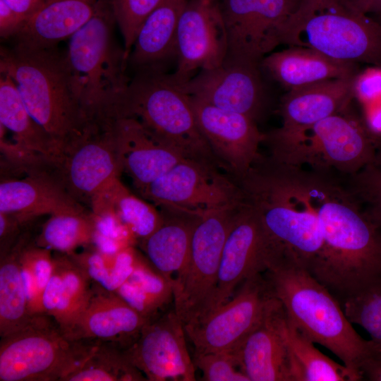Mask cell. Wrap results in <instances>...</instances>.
Masks as SVG:
<instances>
[{"label": "cell", "mask_w": 381, "mask_h": 381, "mask_svg": "<svg viewBox=\"0 0 381 381\" xmlns=\"http://www.w3.org/2000/svg\"><path fill=\"white\" fill-rule=\"evenodd\" d=\"M341 177L329 171L286 166L290 193L316 214L324 245L308 272L337 299L381 291V226L363 210Z\"/></svg>", "instance_id": "obj_1"}, {"label": "cell", "mask_w": 381, "mask_h": 381, "mask_svg": "<svg viewBox=\"0 0 381 381\" xmlns=\"http://www.w3.org/2000/svg\"><path fill=\"white\" fill-rule=\"evenodd\" d=\"M0 72L14 81L36 123L50 138L61 161L95 132L99 124L87 114L66 53L56 47L1 48Z\"/></svg>", "instance_id": "obj_2"}, {"label": "cell", "mask_w": 381, "mask_h": 381, "mask_svg": "<svg viewBox=\"0 0 381 381\" xmlns=\"http://www.w3.org/2000/svg\"><path fill=\"white\" fill-rule=\"evenodd\" d=\"M264 274L298 329L337 356L357 381L363 380V367L381 355L370 339H363L355 330L330 291L291 258L272 263Z\"/></svg>", "instance_id": "obj_3"}, {"label": "cell", "mask_w": 381, "mask_h": 381, "mask_svg": "<svg viewBox=\"0 0 381 381\" xmlns=\"http://www.w3.org/2000/svg\"><path fill=\"white\" fill-rule=\"evenodd\" d=\"M119 118L136 119L185 158L222 168L199 128L190 95L165 71H137L107 102L99 122Z\"/></svg>", "instance_id": "obj_4"}, {"label": "cell", "mask_w": 381, "mask_h": 381, "mask_svg": "<svg viewBox=\"0 0 381 381\" xmlns=\"http://www.w3.org/2000/svg\"><path fill=\"white\" fill-rule=\"evenodd\" d=\"M234 179L260 217L267 241V268L281 258H291L308 270L324 245L313 210L290 193L269 157L260 155L246 174Z\"/></svg>", "instance_id": "obj_5"}, {"label": "cell", "mask_w": 381, "mask_h": 381, "mask_svg": "<svg viewBox=\"0 0 381 381\" xmlns=\"http://www.w3.org/2000/svg\"><path fill=\"white\" fill-rule=\"evenodd\" d=\"M378 140L365 121L344 111L307 127L274 129L264 142L279 163L349 176L373 159Z\"/></svg>", "instance_id": "obj_6"}, {"label": "cell", "mask_w": 381, "mask_h": 381, "mask_svg": "<svg viewBox=\"0 0 381 381\" xmlns=\"http://www.w3.org/2000/svg\"><path fill=\"white\" fill-rule=\"evenodd\" d=\"M284 44L381 67V23L344 0H303L289 23Z\"/></svg>", "instance_id": "obj_7"}, {"label": "cell", "mask_w": 381, "mask_h": 381, "mask_svg": "<svg viewBox=\"0 0 381 381\" xmlns=\"http://www.w3.org/2000/svg\"><path fill=\"white\" fill-rule=\"evenodd\" d=\"M111 0H99L90 19L70 38L66 59L89 116L98 122L109 99L124 88L128 61L115 42Z\"/></svg>", "instance_id": "obj_8"}, {"label": "cell", "mask_w": 381, "mask_h": 381, "mask_svg": "<svg viewBox=\"0 0 381 381\" xmlns=\"http://www.w3.org/2000/svg\"><path fill=\"white\" fill-rule=\"evenodd\" d=\"M47 314L34 315L0 341L1 381H65L97 343L68 339Z\"/></svg>", "instance_id": "obj_9"}, {"label": "cell", "mask_w": 381, "mask_h": 381, "mask_svg": "<svg viewBox=\"0 0 381 381\" xmlns=\"http://www.w3.org/2000/svg\"><path fill=\"white\" fill-rule=\"evenodd\" d=\"M243 203L205 213L196 224L188 262L173 282L174 309L184 326L208 310L217 285L223 248Z\"/></svg>", "instance_id": "obj_10"}, {"label": "cell", "mask_w": 381, "mask_h": 381, "mask_svg": "<svg viewBox=\"0 0 381 381\" xmlns=\"http://www.w3.org/2000/svg\"><path fill=\"white\" fill-rule=\"evenodd\" d=\"M219 169L186 158L138 191L162 209L198 216L243 203L240 186L230 174H222Z\"/></svg>", "instance_id": "obj_11"}, {"label": "cell", "mask_w": 381, "mask_h": 381, "mask_svg": "<svg viewBox=\"0 0 381 381\" xmlns=\"http://www.w3.org/2000/svg\"><path fill=\"white\" fill-rule=\"evenodd\" d=\"M275 298L264 272L246 279L229 301L184 326L194 353L233 351L260 324Z\"/></svg>", "instance_id": "obj_12"}, {"label": "cell", "mask_w": 381, "mask_h": 381, "mask_svg": "<svg viewBox=\"0 0 381 381\" xmlns=\"http://www.w3.org/2000/svg\"><path fill=\"white\" fill-rule=\"evenodd\" d=\"M303 0H219L227 37L225 60L260 64L284 44L289 23Z\"/></svg>", "instance_id": "obj_13"}, {"label": "cell", "mask_w": 381, "mask_h": 381, "mask_svg": "<svg viewBox=\"0 0 381 381\" xmlns=\"http://www.w3.org/2000/svg\"><path fill=\"white\" fill-rule=\"evenodd\" d=\"M226 53V31L219 0H189L178 25L172 80L181 85L196 72L219 66Z\"/></svg>", "instance_id": "obj_14"}, {"label": "cell", "mask_w": 381, "mask_h": 381, "mask_svg": "<svg viewBox=\"0 0 381 381\" xmlns=\"http://www.w3.org/2000/svg\"><path fill=\"white\" fill-rule=\"evenodd\" d=\"M183 322L174 308L150 320L137 340L123 351L150 381H194Z\"/></svg>", "instance_id": "obj_15"}, {"label": "cell", "mask_w": 381, "mask_h": 381, "mask_svg": "<svg viewBox=\"0 0 381 381\" xmlns=\"http://www.w3.org/2000/svg\"><path fill=\"white\" fill-rule=\"evenodd\" d=\"M260 67L258 64L224 60L218 67L199 71L180 86L191 97L256 121L266 102Z\"/></svg>", "instance_id": "obj_16"}, {"label": "cell", "mask_w": 381, "mask_h": 381, "mask_svg": "<svg viewBox=\"0 0 381 381\" xmlns=\"http://www.w3.org/2000/svg\"><path fill=\"white\" fill-rule=\"evenodd\" d=\"M190 97L199 128L221 167L233 177L246 174L260 156L265 133L244 114Z\"/></svg>", "instance_id": "obj_17"}, {"label": "cell", "mask_w": 381, "mask_h": 381, "mask_svg": "<svg viewBox=\"0 0 381 381\" xmlns=\"http://www.w3.org/2000/svg\"><path fill=\"white\" fill-rule=\"evenodd\" d=\"M267 261V241L260 217L245 200L226 237L217 288L205 315L229 301L246 279L265 272Z\"/></svg>", "instance_id": "obj_18"}, {"label": "cell", "mask_w": 381, "mask_h": 381, "mask_svg": "<svg viewBox=\"0 0 381 381\" xmlns=\"http://www.w3.org/2000/svg\"><path fill=\"white\" fill-rule=\"evenodd\" d=\"M56 180L76 198L88 199L119 179L121 169L110 130L100 126L54 167Z\"/></svg>", "instance_id": "obj_19"}, {"label": "cell", "mask_w": 381, "mask_h": 381, "mask_svg": "<svg viewBox=\"0 0 381 381\" xmlns=\"http://www.w3.org/2000/svg\"><path fill=\"white\" fill-rule=\"evenodd\" d=\"M149 321L115 291L93 282L90 299L65 336L73 341L107 343L126 349Z\"/></svg>", "instance_id": "obj_20"}, {"label": "cell", "mask_w": 381, "mask_h": 381, "mask_svg": "<svg viewBox=\"0 0 381 381\" xmlns=\"http://www.w3.org/2000/svg\"><path fill=\"white\" fill-rule=\"evenodd\" d=\"M103 126L111 133L121 171L131 178L138 190L186 159L149 133L135 119H116Z\"/></svg>", "instance_id": "obj_21"}, {"label": "cell", "mask_w": 381, "mask_h": 381, "mask_svg": "<svg viewBox=\"0 0 381 381\" xmlns=\"http://www.w3.org/2000/svg\"><path fill=\"white\" fill-rule=\"evenodd\" d=\"M285 315L276 298L260 324L231 351L249 381H293L283 329Z\"/></svg>", "instance_id": "obj_22"}, {"label": "cell", "mask_w": 381, "mask_h": 381, "mask_svg": "<svg viewBox=\"0 0 381 381\" xmlns=\"http://www.w3.org/2000/svg\"><path fill=\"white\" fill-rule=\"evenodd\" d=\"M22 179L0 183V212L12 214L27 224L44 214L84 211L53 174L35 170Z\"/></svg>", "instance_id": "obj_23"}, {"label": "cell", "mask_w": 381, "mask_h": 381, "mask_svg": "<svg viewBox=\"0 0 381 381\" xmlns=\"http://www.w3.org/2000/svg\"><path fill=\"white\" fill-rule=\"evenodd\" d=\"M356 77L331 79L289 90L281 101L283 123L280 128L307 127L345 111L354 96Z\"/></svg>", "instance_id": "obj_24"}, {"label": "cell", "mask_w": 381, "mask_h": 381, "mask_svg": "<svg viewBox=\"0 0 381 381\" xmlns=\"http://www.w3.org/2000/svg\"><path fill=\"white\" fill-rule=\"evenodd\" d=\"M99 0H48L11 38L26 48L56 47L92 16Z\"/></svg>", "instance_id": "obj_25"}, {"label": "cell", "mask_w": 381, "mask_h": 381, "mask_svg": "<svg viewBox=\"0 0 381 381\" xmlns=\"http://www.w3.org/2000/svg\"><path fill=\"white\" fill-rule=\"evenodd\" d=\"M260 66L289 90L324 80L352 78L358 73L355 63L334 60L299 46L271 52L262 59Z\"/></svg>", "instance_id": "obj_26"}, {"label": "cell", "mask_w": 381, "mask_h": 381, "mask_svg": "<svg viewBox=\"0 0 381 381\" xmlns=\"http://www.w3.org/2000/svg\"><path fill=\"white\" fill-rule=\"evenodd\" d=\"M189 0H163L138 33L128 63L140 71H165L176 59V37L181 14Z\"/></svg>", "instance_id": "obj_27"}, {"label": "cell", "mask_w": 381, "mask_h": 381, "mask_svg": "<svg viewBox=\"0 0 381 381\" xmlns=\"http://www.w3.org/2000/svg\"><path fill=\"white\" fill-rule=\"evenodd\" d=\"M162 210L163 222L141 242L147 260L173 284L188 262L193 231L200 216Z\"/></svg>", "instance_id": "obj_28"}, {"label": "cell", "mask_w": 381, "mask_h": 381, "mask_svg": "<svg viewBox=\"0 0 381 381\" xmlns=\"http://www.w3.org/2000/svg\"><path fill=\"white\" fill-rule=\"evenodd\" d=\"M0 126L13 134L15 143L45 159L52 167L61 161L53 142L29 113L14 81L1 73Z\"/></svg>", "instance_id": "obj_29"}, {"label": "cell", "mask_w": 381, "mask_h": 381, "mask_svg": "<svg viewBox=\"0 0 381 381\" xmlns=\"http://www.w3.org/2000/svg\"><path fill=\"white\" fill-rule=\"evenodd\" d=\"M30 238L24 231L12 248L0 257L1 337L23 328L33 317L29 313L20 264L21 250Z\"/></svg>", "instance_id": "obj_30"}, {"label": "cell", "mask_w": 381, "mask_h": 381, "mask_svg": "<svg viewBox=\"0 0 381 381\" xmlns=\"http://www.w3.org/2000/svg\"><path fill=\"white\" fill-rule=\"evenodd\" d=\"M283 329L293 381H357L344 364L335 362L319 351L315 343L293 324L286 313Z\"/></svg>", "instance_id": "obj_31"}, {"label": "cell", "mask_w": 381, "mask_h": 381, "mask_svg": "<svg viewBox=\"0 0 381 381\" xmlns=\"http://www.w3.org/2000/svg\"><path fill=\"white\" fill-rule=\"evenodd\" d=\"M115 292L150 320L173 299V284L140 256L129 278Z\"/></svg>", "instance_id": "obj_32"}, {"label": "cell", "mask_w": 381, "mask_h": 381, "mask_svg": "<svg viewBox=\"0 0 381 381\" xmlns=\"http://www.w3.org/2000/svg\"><path fill=\"white\" fill-rule=\"evenodd\" d=\"M94 231L91 214L61 212L50 215L34 242L38 246L71 255L79 247L91 246Z\"/></svg>", "instance_id": "obj_33"}, {"label": "cell", "mask_w": 381, "mask_h": 381, "mask_svg": "<svg viewBox=\"0 0 381 381\" xmlns=\"http://www.w3.org/2000/svg\"><path fill=\"white\" fill-rule=\"evenodd\" d=\"M54 260L61 274L62 287L52 318L65 335L90 299L93 282L68 255L59 253Z\"/></svg>", "instance_id": "obj_34"}, {"label": "cell", "mask_w": 381, "mask_h": 381, "mask_svg": "<svg viewBox=\"0 0 381 381\" xmlns=\"http://www.w3.org/2000/svg\"><path fill=\"white\" fill-rule=\"evenodd\" d=\"M143 380H147L145 376L130 361L123 349L102 342H97L83 364L65 379V381Z\"/></svg>", "instance_id": "obj_35"}, {"label": "cell", "mask_w": 381, "mask_h": 381, "mask_svg": "<svg viewBox=\"0 0 381 381\" xmlns=\"http://www.w3.org/2000/svg\"><path fill=\"white\" fill-rule=\"evenodd\" d=\"M113 207L135 239L150 236L163 222L155 206L131 193L118 179L108 188Z\"/></svg>", "instance_id": "obj_36"}, {"label": "cell", "mask_w": 381, "mask_h": 381, "mask_svg": "<svg viewBox=\"0 0 381 381\" xmlns=\"http://www.w3.org/2000/svg\"><path fill=\"white\" fill-rule=\"evenodd\" d=\"M344 183L364 212L381 226V137L373 159Z\"/></svg>", "instance_id": "obj_37"}, {"label": "cell", "mask_w": 381, "mask_h": 381, "mask_svg": "<svg viewBox=\"0 0 381 381\" xmlns=\"http://www.w3.org/2000/svg\"><path fill=\"white\" fill-rule=\"evenodd\" d=\"M163 0H111L116 25L122 35L128 61L139 30Z\"/></svg>", "instance_id": "obj_38"}, {"label": "cell", "mask_w": 381, "mask_h": 381, "mask_svg": "<svg viewBox=\"0 0 381 381\" xmlns=\"http://www.w3.org/2000/svg\"><path fill=\"white\" fill-rule=\"evenodd\" d=\"M342 307L349 321L369 334L381 355V291L350 299Z\"/></svg>", "instance_id": "obj_39"}, {"label": "cell", "mask_w": 381, "mask_h": 381, "mask_svg": "<svg viewBox=\"0 0 381 381\" xmlns=\"http://www.w3.org/2000/svg\"><path fill=\"white\" fill-rule=\"evenodd\" d=\"M194 365L204 381H249L240 370L231 351L194 353Z\"/></svg>", "instance_id": "obj_40"}, {"label": "cell", "mask_w": 381, "mask_h": 381, "mask_svg": "<svg viewBox=\"0 0 381 381\" xmlns=\"http://www.w3.org/2000/svg\"><path fill=\"white\" fill-rule=\"evenodd\" d=\"M87 248L80 253L75 252L68 255L92 282H97L109 290L111 274L116 254L106 255L92 247L90 246Z\"/></svg>", "instance_id": "obj_41"}, {"label": "cell", "mask_w": 381, "mask_h": 381, "mask_svg": "<svg viewBox=\"0 0 381 381\" xmlns=\"http://www.w3.org/2000/svg\"><path fill=\"white\" fill-rule=\"evenodd\" d=\"M353 94L368 104L381 100V67L370 68L358 73L354 80Z\"/></svg>", "instance_id": "obj_42"}, {"label": "cell", "mask_w": 381, "mask_h": 381, "mask_svg": "<svg viewBox=\"0 0 381 381\" xmlns=\"http://www.w3.org/2000/svg\"><path fill=\"white\" fill-rule=\"evenodd\" d=\"M26 224L12 214L0 212V257L6 255L23 234Z\"/></svg>", "instance_id": "obj_43"}, {"label": "cell", "mask_w": 381, "mask_h": 381, "mask_svg": "<svg viewBox=\"0 0 381 381\" xmlns=\"http://www.w3.org/2000/svg\"><path fill=\"white\" fill-rule=\"evenodd\" d=\"M54 262L53 273L44 290L42 301L45 313L51 318L56 312L62 287L60 270L54 260Z\"/></svg>", "instance_id": "obj_44"}, {"label": "cell", "mask_w": 381, "mask_h": 381, "mask_svg": "<svg viewBox=\"0 0 381 381\" xmlns=\"http://www.w3.org/2000/svg\"><path fill=\"white\" fill-rule=\"evenodd\" d=\"M24 20L6 3L0 0V35L12 38L23 25Z\"/></svg>", "instance_id": "obj_45"}, {"label": "cell", "mask_w": 381, "mask_h": 381, "mask_svg": "<svg viewBox=\"0 0 381 381\" xmlns=\"http://www.w3.org/2000/svg\"><path fill=\"white\" fill-rule=\"evenodd\" d=\"M25 22L48 0H1Z\"/></svg>", "instance_id": "obj_46"}, {"label": "cell", "mask_w": 381, "mask_h": 381, "mask_svg": "<svg viewBox=\"0 0 381 381\" xmlns=\"http://www.w3.org/2000/svg\"><path fill=\"white\" fill-rule=\"evenodd\" d=\"M370 104L365 123L375 135L381 137V100Z\"/></svg>", "instance_id": "obj_47"}, {"label": "cell", "mask_w": 381, "mask_h": 381, "mask_svg": "<svg viewBox=\"0 0 381 381\" xmlns=\"http://www.w3.org/2000/svg\"><path fill=\"white\" fill-rule=\"evenodd\" d=\"M356 11L368 15L381 13V0H344Z\"/></svg>", "instance_id": "obj_48"}, {"label": "cell", "mask_w": 381, "mask_h": 381, "mask_svg": "<svg viewBox=\"0 0 381 381\" xmlns=\"http://www.w3.org/2000/svg\"><path fill=\"white\" fill-rule=\"evenodd\" d=\"M363 380L381 381V358L368 363L362 370Z\"/></svg>", "instance_id": "obj_49"}, {"label": "cell", "mask_w": 381, "mask_h": 381, "mask_svg": "<svg viewBox=\"0 0 381 381\" xmlns=\"http://www.w3.org/2000/svg\"><path fill=\"white\" fill-rule=\"evenodd\" d=\"M379 15H380V17H381V13H380ZM380 23H381V20L380 21Z\"/></svg>", "instance_id": "obj_50"}]
</instances>
